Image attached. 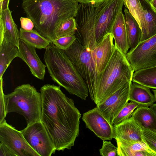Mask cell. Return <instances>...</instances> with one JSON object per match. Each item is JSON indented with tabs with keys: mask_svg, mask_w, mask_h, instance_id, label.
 <instances>
[{
	"mask_svg": "<svg viewBox=\"0 0 156 156\" xmlns=\"http://www.w3.org/2000/svg\"><path fill=\"white\" fill-rule=\"evenodd\" d=\"M41 121L56 150L70 149L79 134L81 114L73 100L67 97L60 86L46 84L40 90Z\"/></svg>",
	"mask_w": 156,
	"mask_h": 156,
	"instance_id": "obj_1",
	"label": "cell"
},
{
	"mask_svg": "<svg viewBox=\"0 0 156 156\" xmlns=\"http://www.w3.org/2000/svg\"><path fill=\"white\" fill-rule=\"evenodd\" d=\"M123 4V0L80 3L75 17L77 25L75 33L77 39L87 49L92 51L107 34L111 32Z\"/></svg>",
	"mask_w": 156,
	"mask_h": 156,
	"instance_id": "obj_2",
	"label": "cell"
},
{
	"mask_svg": "<svg viewBox=\"0 0 156 156\" xmlns=\"http://www.w3.org/2000/svg\"><path fill=\"white\" fill-rule=\"evenodd\" d=\"M79 5L76 0H23L22 4L36 30L51 42L56 39V31L60 24L75 17Z\"/></svg>",
	"mask_w": 156,
	"mask_h": 156,
	"instance_id": "obj_3",
	"label": "cell"
},
{
	"mask_svg": "<svg viewBox=\"0 0 156 156\" xmlns=\"http://www.w3.org/2000/svg\"><path fill=\"white\" fill-rule=\"evenodd\" d=\"M45 49L44 60L52 79L70 94L86 100L89 94L87 86L64 51L52 43Z\"/></svg>",
	"mask_w": 156,
	"mask_h": 156,
	"instance_id": "obj_4",
	"label": "cell"
},
{
	"mask_svg": "<svg viewBox=\"0 0 156 156\" xmlns=\"http://www.w3.org/2000/svg\"><path fill=\"white\" fill-rule=\"evenodd\" d=\"M115 45L107 65L98 74L95 90L90 98L96 106L104 102L126 83L132 81L134 71L126 55Z\"/></svg>",
	"mask_w": 156,
	"mask_h": 156,
	"instance_id": "obj_5",
	"label": "cell"
},
{
	"mask_svg": "<svg viewBox=\"0 0 156 156\" xmlns=\"http://www.w3.org/2000/svg\"><path fill=\"white\" fill-rule=\"evenodd\" d=\"M4 99L6 115L14 112L23 115L27 126L41 121V93L30 84L17 87L12 92L4 94Z\"/></svg>",
	"mask_w": 156,
	"mask_h": 156,
	"instance_id": "obj_6",
	"label": "cell"
},
{
	"mask_svg": "<svg viewBox=\"0 0 156 156\" xmlns=\"http://www.w3.org/2000/svg\"><path fill=\"white\" fill-rule=\"evenodd\" d=\"M63 51L82 77L91 97L98 76L91 51L87 49L77 39L69 48Z\"/></svg>",
	"mask_w": 156,
	"mask_h": 156,
	"instance_id": "obj_7",
	"label": "cell"
},
{
	"mask_svg": "<svg viewBox=\"0 0 156 156\" xmlns=\"http://www.w3.org/2000/svg\"><path fill=\"white\" fill-rule=\"evenodd\" d=\"M21 131L29 145L40 156H51L55 153V146L41 121L27 125Z\"/></svg>",
	"mask_w": 156,
	"mask_h": 156,
	"instance_id": "obj_8",
	"label": "cell"
},
{
	"mask_svg": "<svg viewBox=\"0 0 156 156\" xmlns=\"http://www.w3.org/2000/svg\"><path fill=\"white\" fill-rule=\"evenodd\" d=\"M126 56L134 71L156 66V34L140 42Z\"/></svg>",
	"mask_w": 156,
	"mask_h": 156,
	"instance_id": "obj_9",
	"label": "cell"
},
{
	"mask_svg": "<svg viewBox=\"0 0 156 156\" xmlns=\"http://www.w3.org/2000/svg\"><path fill=\"white\" fill-rule=\"evenodd\" d=\"M0 142L16 156H40L29 145L21 131L8 124L5 119L0 123Z\"/></svg>",
	"mask_w": 156,
	"mask_h": 156,
	"instance_id": "obj_10",
	"label": "cell"
},
{
	"mask_svg": "<svg viewBox=\"0 0 156 156\" xmlns=\"http://www.w3.org/2000/svg\"><path fill=\"white\" fill-rule=\"evenodd\" d=\"M132 82L126 83L104 102L97 105L101 113L112 125H113L114 119L129 101Z\"/></svg>",
	"mask_w": 156,
	"mask_h": 156,
	"instance_id": "obj_11",
	"label": "cell"
},
{
	"mask_svg": "<svg viewBox=\"0 0 156 156\" xmlns=\"http://www.w3.org/2000/svg\"><path fill=\"white\" fill-rule=\"evenodd\" d=\"M82 119L86 127L102 140H111L113 138V126L110 124L97 106L84 113Z\"/></svg>",
	"mask_w": 156,
	"mask_h": 156,
	"instance_id": "obj_12",
	"label": "cell"
},
{
	"mask_svg": "<svg viewBox=\"0 0 156 156\" xmlns=\"http://www.w3.org/2000/svg\"><path fill=\"white\" fill-rule=\"evenodd\" d=\"M35 49L34 47L20 39L18 57L28 65L33 75L39 79L43 80L46 66L38 56Z\"/></svg>",
	"mask_w": 156,
	"mask_h": 156,
	"instance_id": "obj_13",
	"label": "cell"
},
{
	"mask_svg": "<svg viewBox=\"0 0 156 156\" xmlns=\"http://www.w3.org/2000/svg\"><path fill=\"white\" fill-rule=\"evenodd\" d=\"M114 126L113 138L126 142H144L142 129L132 117Z\"/></svg>",
	"mask_w": 156,
	"mask_h": 156,
	"instance_id": "obj_14",
	"label": "cell"
},
{
	"mask_svg": "<svg viewBox=\"0 0 156 156\" xmlns=\"http://www.w3.org/2000/svg\"><path fill=\"white\" fill-rule=\"evenodd\" d=\"M9 6L0 8V43L3 40L19 48L20 31Z\"/></svg>",
	"mask_w": 156,
	"mask_h": 156,
	"instance_id": "obj_15",
	"label": "cell"
},
{
	"mask_svg": "<svg viewBox=\"0 0 156 156\" xmlns=\"http://www.w3.org/2000/svg\"><path fill=\"white\" fill-rule=\"evenodd\" d=\"M113 39L112 33L107 34L91 51L98 74L105 68L115 50V45L113 43Z\"/></svg>",
	"mask_w": 156,
	"mask_h": 156,
	"instance_id": "obj_16",
	"label": "cell"
},
{
	"mask_svg": "<svg viewBox=\"0 0 156 156\" xmlns=\"http://www.w3.org/2000/svg\"><path fill=\"white\" fill-rule=\"evenodd\" d=\"M144 16L141 27L142 35L140 42L147 40L156 34V10L149 0H139Z\"/></svg>",
	"mask_w": 156,
	"mask_h": 156,
	"instance_id": "obj_17",
	"label": "cell"
},
{
	"mask_svg": "<svg viewBox=\"0 0 156 156\" xmlns=\"http://www.w3.org/2000/svg\"><path fill=\"white\" fill-rule=\"evenodd\" d=\"M111 33L113 36L115 44L126 55L130 47L127 38L125 18L122 12L117 16Z\"/></svg>",
	"mask_w": 156,
	"mask_h": 156,
	"instance_id": "obj_18",
	"label": "cell"
},
{
	"mask_svg": "<svg viewBox=\"0 0 156 156\" xmlns=\"http://www.w3.org/2000/svg\"><path fill=\"white\" fill-rule=\"evenodd\" d=\"M118 156H156L145 142H126L116 141Z\"/></svg>",
	"mask_w": 156,
	"mask_h": 156,
	"instance_id": "obj_19",
	"label": "cell"
},
{
	"mask_svg": "<svg viewBox=\"0 0 156 156\" xmlns=\"http://www.w3.org/2000/svg\"><path fill=\"white\" fill-rule=\"evenodd\" d=\"M150 89L133 82L131 87L129 100L137 103L139 106L150 107L155 102L154 95Z\"/></svg>",
	"mask_w": 156,
	"mask_h": 156,
	"instance_id": "obj_20",
	"label": "cell"
},
{
	"mask_svg": "<svg viewBox=\"0 0 156 156\" xmlns=\"http://www.w3.org/2000/svg\"><path fill=\"white\" fill-rule=\"evenodd\" d=\"M131 117L142 130L146 129L156 133V116L150 107L139 106Z\"/></svg>",
	"mask_w": 156,
	"mask_h": 156,
	"instance_id": "obj_21",
	"label": "cell"
},
{
	"mask_svg": "<svg viewBox=\"0 0 156 156\" xmlns=\"http://www.w3.org/2000/svg\"><path fill=\"white\" fill-rule=\"evenodd\" d=\"M126 30L130 50L134 49L139 43L142 31L138 22L126 8L124 10Z\"/></svg>",
	"mask_w": 156,
	"mask_h": 156,
	"instance_id": "obj_22",
	"label": "cell"
},
{
	"mask_svg": "<svg viewBox=\"0 0 156 156\" xmlns=\"http://www.w3.org/2000/svg\"><path fill=\"white\" fill-rule=\"evenodd\" d=\"M18 48L4 39L0 43V80L13 60L18 57Z\"/></svg>",
	"mask_w": 156,
	"mask_h": 156,
	"instance_id": "obj_23",
	"label": "cell"
},
{
	"mask_svg": "<svg viewBox=\"0 0 156 156\" xmlns=\"http://www.w3.org/2000/svg\"><path fill=\"white\" fill-rule=\"evenodd\" d=\"M20 37L27 44L36 48L46 49L52 42L41 34L36 30H20Z\"/></svg>",
	"mask_w": 156,
	"mask_h": 156,
	"instance_id": "obj_24",
	"label": "cell"
},
{
	"mask_svg": "<svg viewBox=\"0 0 156 156\" xmlns=\"http://www.w3.org/2000/svg\"><path fill=\"white\" fill-rule=\"evenodd\" d=\"M132 82L156 89V66L135 71Z\"/></svg>",
	"mask_w": 156,
	"mask_h": 156,
	"instance_id": "obj_25",
	"label": "cell"
},
{
	"mask_svg": "<svg viewBox=\"0 0 156 156\" xmlns=\"http://www.w3.org/2000/svg\"><path fill=\"white\" fill-rule=\"evenodd\" d=\"M77 29L75 17L68 18L62 22L58 27L55 32L56 39L75 34Z\"/></svg>",
	"mask_w": 156,
	"mask_h": 156,
	"instance_id": "obj_26",
	"label": "cell"
},
{
	"mask_svg": "<svg viewBox=\"0 0 156 156\" xmlns=\"http://www.w3.org/2000/svg\"><path fill=\"white\" fill-rule=\"evenodd\" d=\"M123 0L125 6L136 20L141 28L143 22L144 16L142 8L139 0Z\"/></svg>",
	"mask_w": 156,
	"mask_h": 156,
	"instance_id": "obj_27",
	"label": "cell"
},
{
	"mask_svg": "<svg viewBox=\"0 0 156 156\" xmlns=\"http://www.w3.org/2000/svg\"><path fill=\"white\" fill-rule=\"evenodd\" d=\"M138 106V104L134 102L130 101L127 102L114 119L113 125H118L130 117Z\"/></svg>",
	"mask_w": 156,
	"mask_h": 156,
	"instance_id": "obj_28",
	"label": "cell"
},
{
	"mask_svg": "<svg viewBox=\"0 0 156 156\" xmlns=\"http://www.w3.org/2000/svg\"><path fill=\"white\" fill-rule=\"evenodd\" d=\"M75 34L57 38L52 43L58 48L65 50L69 48L76 40Z\"/></svg>",
	"mask_w": 156,
	"mask_h": 156,
	"instance_id": "obj_29",
	"label": "cell"
},
{
	"mask_svg": "<svg viewBox=\"0 0 156 156\" xmlns=\"http://www.w3.org/2000/svg\"><path fill=\"white\" fill-rule=\"evenodd\" d=\"M143 140L148 146L156 152V133L149 130H142Z\"/></svg>",
	"mask_w": 156,
	"mask_h": 156,
	"instance_id": "obj_30",
	"label": "cell"
},
{
	"mask_svg": "<svg viewBox=\"0 0 156 156\" xmlns=\"http://www.w3.org/2000/svg\"><path fill=\"white\" fill-rule=\"evenodd\" d=\"M102 156H118V148L109 141L103 140L102 148L99 150Z\"/></svg>",
	"mask_w": 156,
	"mask_h": 156,
	"instance_id": "obj_31",
	"label": "cell"
},
{
	"mask_svg": "<svg viewBox=\"0 0 156 156\" xmlns=\"http://www.w3.org/2000/svg\"><path fill=\"white\" fill-rule=\"evenodd\" d=\"M3 82H0V123L2 122L5 119L6 115L5 111L4 103V94L3 90Z\"/></svg>",
	"mask_w": 156,
	"mask_h": 156,
	"instance_id": "obj_32",
	"label": "cell"
},
{
	"mask_svg": "<svg viewBox=\"0 0 156 156\" xmlns=\"http://www.w3.org/2000/svg\"><path fill=\"white\" fill-rule=\"evenodd\" d=\"M21 28L27 30H33L34 27L32 20L28 18L21 17L20 19Z\"/></svg>",
	"mask_w": 156,
	"mask_h": 156,
	"instance_id": "obj_33",
	"label": "cell"
},
{
	"mask_svg": "<svg viewBox=\"0 0 156 156\" xmlns=\"http://www.w3.org/2000/svg\"><path fill=\"white\" fill-rule=\"evenodd\" d=\"M0 156H16L6 145L0 142Z\"/></svg>",
	"mask_w": 156,
	"mask_h": 156,
	"instance_id": "obj_34",
	"label": "cell"
},
{
	"mask_svg": "<svg viewBox=\"0 0 156 156\" xmlns=\"http://www.w3.org/2000/svg\"><path fill=\"white\" fill-rule=\"evenodd\" d=\"M80 3H87L92 2H97L101 0H76Z\"/></svg>",
	"mask_w": 156,
	"mask_h": 156,
	"instance_id": "obj_35",
	"label": "cell"
},
{
	"mask_svg": "<svg viewBox=\"0 0 156 156\" xmlns=\"http://www.w3.org/2000/svg\"><path fill=\"white\" fill-rule=\"evenodd\" d=\"M149 1L152 7L156 10V0H149Z\"/></svg>",
	"mask_w": 156,
	"mask_h": 156,
	"instance_id": "obj_36",
	"label": "cell"
},
{
	"mask_svg": "<svg viewBox=\"0 0 156 156\" xmlns=\"http://www.w3.org/2000/svg\"><path fill=\"white\" fill-rule=\"evenodd\" d=\"M150 108L156 116V103L154 104Z\"/></svg>",
	"mask_w": 156,
	"mask_h": 156,
	"instance_id": "obj_37",
	"label": "cell"
},
{
	"mask_svg": "<svg viewBox=\"0 0 156 156\" xmlns=\"http://www.w3.org/2000/svg\"><path fill=\"white\" fill-rule=\"evenodd\" d=\"M152 90L154 93V95L155 100V102H156V89H153Z\"/></svg>",
	"mask_w": 156,
	"mask_h": 156,
	"instance_id": "obj_38",
	"label": "cell"
}]
</instances>
